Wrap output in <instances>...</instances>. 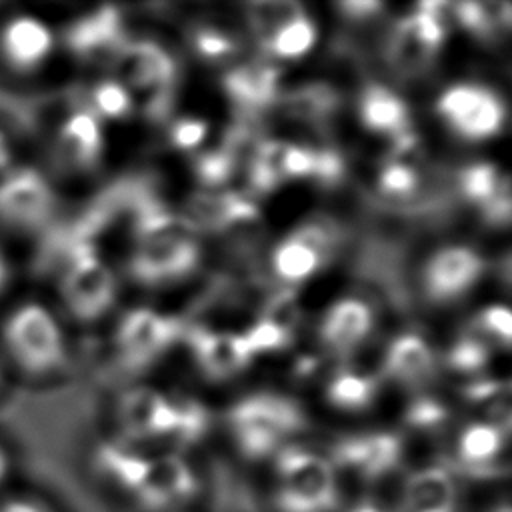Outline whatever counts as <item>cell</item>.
Here are the masks:
<instances>
[{
    "label": "cell",
    "mask_w": 512,
    "mask_h": 512,
    "mask_svg": "<svg viewBox=\"0 0 512 512\" xmlns=\"http://www.w3.org/2000/svg\"><path fill=\"white\" fill-rule=\"evenodd\" d=\"M0 358L4 368L32 382L60 378L72 358L70 336L58 308L26 298L0 318Z\"/></svg>",
    "instance_id": "obj_1"
},
{
    "label": "cell",
    "mask_w": 512,
    "mask_h": 512,
    "mask_svg": "<svg viewBox=\"0 0 512 512\" xmlns=\"http://www.w3.org/2000/svg\"><path fill=\"white\" fill-rule=\"evenodd\" d=\"M196 230L184 216L150 214L140 226L130 252V274L146 286L178 282L192 274L200 262Z\"/></svg>",
    "instance_id": "obj_2"
},
{
    "label": "cell",
    "mask_w": 512,
    "mask_h": 512,
    "mask_svg": "<svg viewBox=\"0 0 512 512\" xmlns=\"http://www.w3.org/2000/svg\"><path fill=\"white\" fill-rule=\"evenodd\" d=\"M230 432L238 450L252 460L272 454L284 438L306 426V416L292 398L260 392L242 398L228 410Z\"/></svg>",
    "instance_id": "obj_3"
},
{
    "label": "cell",
    "mask_w": 512,
    "mask_h": 512,
    "mask_svg": "<svg viewBox=\"0 0 512 512\" xmlns=\"http://www.w3.org/2000/svg\"><path fill=\"white\" fill-rule=\"evenodd\" d=\"M56 292L58 310L82 324H92L106 318L118 304L120 280L100 254L78 250L64 260Z\"/></svg>",
    "instance_id": "obj_4"
},
{
    "label": "cell",
    "mask_w": 512,
    "mask_h": 512,
    "mask_svg": "<svg viewBox=\"0 0 512 512\" xmlns=\"http://www.w3.org/2000/svg\"><path fill=\"white\" fill-rule=\"evenodd\" d=\"M276 506L280 512H334L338 486L332 464L302 448H284L278 454Z\"/></svg>",
    "instance_id": "obj_5"
},
{
    "label": "cell",
    "mask_w": 512,
    "mask_h": 512,
    "mask_svg": "<svg viewBox=\"0 0 512 512\" xmlns=\"http://www.w3.org/2000/svg\"><path fill=\"white\" fill-rule=\"evenodd\" d=\"M60 30L36 12H12L0 20V68L14 78L42 76L60 54Z\"/></svg>",
    "instance_id": "obj_6"
},
{
    "label": "cell",
    "mask_w": 512,
    "mask_h": 512,
    "mask_svg": "<svg viewBox=\"0 0 512 512\" xmlns=\"http://www.w3.org/2000/svg\"><path fill=\"white\" fill-rule=\"evenodd\" d=\"M184 338L180 320L148 306L124 312L112 332V352L126 370H144L164 358Z\"/></svg>",
    "instance_id": "obj_7"
},
{
    "label": "cell",
    "mask_w": 512,
    "mask_h": 512,
    "mask_svg": "<svg viewBox=\"0 0 512 512\" xmlns=\"http://www.w3.org/2000/svg\"><path fill=\"white\" fill-rule=\"evenodd\" d=\"M58 208L50 176L38 166L20 162L0 176V228L30 234L44 228Z\"/></svg>",
    "instance_id": "obj_8"
},
{
    "label": "cell",
    "mask_w": 512,
    "mask_h": 512,
    "mask_svg": "<svg viewBox=\"0 0 512 512\" xmlns=\"http://www.w3.org/2000/svg\"><path fill=\"white\" fill-rule=\"evenodd\" d=\"M442 10H446L442 2H424L394 26L386 44V60L396 74L414 78L430 68L446 36Z\"/></svg>",
    "instance_id": "obj_9"
},
{
    "label": "cell",
    "mask_w": 512,
    "mask_h": 512,
    "mask_svg": "<svg viewBox=\"0 0 512 512\" xmlns=\"http://www.w3.org/2000/svg\"><path fill=\"white\" fill-rule=\"evenodd\" d=\"M52 156L64 174H94L108 156V126L82 106L68 110L54 128Z\"/></svg>",
    "instance_id": "obj_10"
},
{
    "label": "cell",
    "mask_w": 512,
    "mask_h": 512,
    "mask_svg": "<svg viewBox=\"0 0 512 512\" xmlns=\"http://www.w3.org/2000/svg\"><path fill=\"white\" fill-rule=\"evenodd\" d=\"M436 112L462 140L480 142L496 136L506 120L498 94L478 84H454L436 100Z\"/></svg>",
    "instance_id": "obj_11"
},
{
    "label": "cell",
    "mask_w": 512,
    "mask_h": 512,
    "mask_svg": "<svg viewBox=\"0 0 512 512\" xmlns=\"http://www.w3.org/2000/svg\"><path fill=\"white\" fill-rule=\"evenodd\" d=\"M484 260L466 246H446L434 252L422 270V288L436 304H448L466 294L482 276Z\"/></svg>",
    "instance_id": "obj_12"
},
{
    "label": "cell",
    "mask_w": 512,
    "mask_h": 512,
    "mask_svg": "<svg viewBox=\"0 0 512 512\" xmlns=\"http://www.w3.org/2000/svg\"><path fill=\"white\" fill-rule=\"evenodd\" d=\"M118 62L122 72L118 74L128 88L138 94H146L152 100H166L176 80V62L162 46L154 42H128Z\"/></svg>",
    "instance_id": "obj_13"
},
{
    "label": "cell",
    "mask_w": 512,
    "mask_h": 512,
    "mask_svg": "<svg viewBox=\"0 0 512 512\" xmlns=\"http://www.w3.org/2000/svg\"><path fill=\"white\" fill-rule=\"evenodd\" d=\"M334 464L356 472L366 482H374L398 470L402 442L392 432H368L346 436L332 450Z\"/></svg>",
    "instance_id": "obj_14"
},
{
    "label": "cell",
    "mask_w": 512,
    "mask_h": 512,
    "mask_svg": "<svg viewBox=\"0 0 512 512\" xmlns=\"http://www.w3.org/2000/svg\"><path fill=\"white\" fill-rule=\"evenodd\" d=\"M280 70L268 60H248L226 72L222 86L240 118H254L278 100Z\"/></svg>",
    "instance_id": "obj_15"
},
{
    "label": "cell",
    "mask_w": 512,
    "mask_h": 512,
    "mask_svg": "<svg viewBox=\"0 0 512 512\" xmlns=\"http://www.w3.org/2000/svg\"><path fill=\"white\" fill-rule=\"evenodd\" d=\"M182 340L188 344L198 368L214 380H222L242 372L252 360V354L246 348L242 334L212 332L208 328L196 326L184 330Z\"/></svg>",
    "instance_id": "obj_16"
},
{
    "label": "cell",
    "mask_w": 512,
    "mask_h": 512,
    "mask_svg": "<svg viewBox=\"0 0 512 512\" xmlns=\"http://www.w3.org/2000/svg\"><path fill=\"white\" fill-rule=\"evenodd\" d=\"M118 20H122V16L112 14V10L80 14L66 26L64 32H60V46L68 48L76 58L86 62H100L102 58L118 60L130 42L126 38V30L112 34L102 32Z\"/></svg>",
    "instance_id": "obj_17"
},
{
    "label": "cell",
    "mask_w": 512,
    "mask_h": 512,
    "mask_svg": "<svg viewBox=\"0 0 512 512\" xmlns=\"http://www.w3.org/2000/svg\"><path fill=\"white\" fill-rule=\"evenodd\" d=\"M184 218L198 230H238L258 224L256 204L236 192H198L186 204Z\"/></svg>",
    "instance_id": "obj_18"
},
{
    "label": "cell",
    "mask_w": 512,
    "mask_h": 512,
    "mask_svg": "<svg viewBox=\"0 0 512 512\" xmlns=\"http://www.w3.org/2000/svg\"><path fill=\"white\" fill-rule=\"evenodd\" d=\"M374 312L368 302L358 298H342L334 302L322 322H320V340L322 344L338 354H352L372 332Z\"/></svg>",
    "instance_id": "obj_19"
},
{
    "label": "cell",
    "mask_w": 512,
    "mask_h": 512,
    "mask_svg": "<svg viewBox=\"0 0 512 512\" xmlns=\"http://www.w3.org/2000/svg\"><path fill=\"white\" fill-rule=\"evenodd\" d=\"M384 372L410 388L430 382L436 374V358L430 344L418 334L396 336L384 356Z\"/></svg>",
    "instance_id": "obj_20"
},
{
    "label": "cell",
    "mask_w": 512,
    "mask_h": 512,
    "mask_svg": "<svg viewBox=\"0 0 512 512\" xmlns=\"http://www.w3.org/2000/svg\"><path fill=\"white\" fill-rule=\"evenodd\" d=\"M358 118L374 134L400 136L410 130L406 102L382 84H368L358 98Z\"/></svg>",
    "instance_id": "obj_21"
},
{
    "label": "cell",
    "mask_w": 512,
    "mask_h": 512,
    "mask_svg": "<svg viewBox=\"0 0 512 512\" xmlns=\"http://www.w3.org/2000/svg\"><path fill=\"white\" fill-rule=\"evenodd\" d=\"M456 486L444 468H422L406 478L402 512H452Z\"/></svg>",
    "instance_id": "obj_22"
},
{
    "label": "cell",
    "mask_w": 512,
    "mask_h": 512,
    "mask_svg": "<svg viewBox=\"0 0 512 512\" xmlns=\"http://www.w3.org/2000/svg\"><path fill=\"white\" fill-rule=\"evenodd\" d=\"M282 114L302 124L322 126L326 124L340 106L338 92L328 84H306L298 86L284 96H278Z\"/></svg>",
    "instance_id": "obj_23"
},
{
    "label": "cell",
    "mask_w": 512,
    "mask_h": 512,
    "mask_svg": "<svg viewBox=\"0 0 512 512\" xmlns=\"http://www.w3.org/2000/svg\"><path fill=\"white\" fill-rule=\"evenodd\" d=\"M138 106L134 92L120 76L98 78L88 88V98L82 104L88 112H92L106 126L114 122H126Z\"/></svg>",
    "instance_id": "obj_24"
},
{
    "label": "cell",
    "mask_w": 512,
    "mask_h": 512,
    "mask_svg": "<svg viewBox=\"0 0 512 512\" xmlns=\"http://www.w3.org/2000/svg\"><path fill=\"white\" fill-rule=\"evenodd\" d=\"M326 258L294 232L288 234L272 252V270L286 284H300L314 276Z\"/></svg>",
    "instance_id": "obj_25"
},
{
    "label": "cell",
    "mask_w": 512,
    "mask_h": 512,
    "mask_svg": "<svg viewBox=\"0 0 512 512\" xmlns=\"http://www.w3.org/2000/svg\"><path fill=\"white\" fill-rule=\"evenodd\" d=\"M462 396L486 414V422L502 434L512 432V378L470 382Z\"/></svg>",
    "instance_id": "obj_26"
},
{
    "label": "cell",
    "mask_w": 512,
    "mask_h": 512,
    "mask_svg": "<svg viewBox=\"0 0 512 512\" xmlns=\"http://www.w3.org/2000/svg\"><path fill=\"white\" fill-rule=\"evenodd\" d=\"M504 444V434L488 424L474 422L468 424L458 438V460L462 466L480 472L494 464Z\"/></svg>",
    "instance_id": "obj_27"
},
{
    "label": "cell",
    "mask_w": 512,
    "mask_h": 512,
    "mask_svg": "<svg viewBox=\"0 0 512 512\" xmlns=\"http://www.w3.org/2000/svg\"><path fill=\"white\" fill-rule=\"evenodd\" d=\"M454 16L478 38H494L512 28V4L506 2H462L454 6Z\"/></svg>",
    "instance_id": "obj_28"
},
{
    "label": "cell",
    "mask_w": 512,
    "mask_h": 512,
    "mask_svg": "<svg viewBox=\"0 0 512 512\" xmlns=\"http://www.w3.org/2000/svg\"><path fill=\"white\" fill-rule=\"evenodd\" d=\"M374 396L376 380L354 370H340L326 386L328 402L340 410H364L374 402Z\"/></svg>",
    "instance_id": "obj_29"
},
{
    "label": "cell",
    "mask_w": 512,
    "mask_h": 512,
    "mask_svg": "<svg viewBox=\"0 0 512 512\" xmlns=\"http://www.w3.org/2000/svg\"><path fill=\"white\" fill-rule=\"evenodd\" d=\"M508 174L490 162H472L458 174V190L462 198L480 208L486 206L506 184Z\"/></svg>",
    "instance_id": "obj_30"
},
{
    "label": "cell",
    "mask_w": 512,
    "mask_h": 512,
    "mask_svg": "<svg viewBox=\"0 0 512 512\" xmlns=\"http://www.w3.org/2000/svg\"><path fill=\"white\" fill-rule=\"evenodd\" d=\"M314 42H316V26L306 14H302L292 22L284 24L282 28H278L276 32H272L262 44L272 56L294 60L308 54Z\"/></svg>",
    "instance_id": "obj_31"
},
{
    "label": "cell",
    "mask_w": 512,
    "mask_h": 512,
    "mask_svg": "<svg viewBox=\"0 0 512 512\" xmlns=\"http://www.w3.org/2000/svg\"><path fill=\"white\" fill-rule=\"evenodd\" d=\"M148 480H150L152 494L160 502L186 498L194 490L192 472L188 470V466L182 460H178L174 456H168V458L156 462V466L150 468Z\"/></svg>",
    "instance_id": "obj_32"
},
{
    "label": "cell",
    "mask_w": 512,
    "mask_h": 512,
    "mask_svg": "<svg viewBox=\"0 0 512 512\" xmlns=\"http://www.w3.org/2000/svg\"><path fill=\"white\" fill-rule=\"evenodd\" d=\"M246 20L264 42L272 32L302 16V6L292 0H254L246 4Z\"/></svg>",
    "instance_id": "obj_33"
},
{
    "label": "cell",
    "mask_w": 512,
    "mask_h": 512,
    "mask_svg": "<svg viewBox=\"0 0 512 512\" xmlns=\"http://www.w3.org/2000/svg\"><path fill=\"white\" fill-rule=\"evenodd\" d=\"M190 44L196 56L212 64L232 60L240 52V38L218 26L194 28V32L190 34Z\"/></svg>",
    "instance_id": "obj_34"
},
{
    "label": "cell",
    "mask_w": 512,
    "mask_h": 512,
    "mask_svg": "<svg viewBox=\"0 0 512 512\" xmlns=\"http://www.w3.org/2000/svg\"><path fill=\"white\" fill-rule=\"evenodd\" d=\"M422 190V172L404 168L400 164L384 162L378 174V192L388 204L412 200Z\"/></svg>",
    "instance_id": "obj_35"
},
{
    "label": "cell",
    "mask_w": 512,
    "mask_h": 512,
    "mask_svg": "<svg viewBox=\"0 0 512 512\" xmlns=\"http://www.w3.org/2000/svg\"><path fill=\"white\" fill-rule=\"evenodd\" d=\"M490 358L488 346L482 336H460L446 352V366L462 374H478L486 368Z\"/></svg>",
    "instance_id": "obj_36"
},
{
    "label": "cell",
    "mask_w": 512,
    "mask_h": 512,
    "mask_svg": "<svg viewBox=\"0 0 512 512\" xmlns=\"http://www.w3.org/2000/svg\"><path fill=\"white\" fill-rule=\"evenodd\" d=\"M260 320H266V322L278 326L280 330H284L286 334H290L294 338L296 328L300 326V320H302V310H300L296 292L288 286V288L276 290L272 296H268L262 304Z\"/></svg>",
    "instance_id": "obj_37"
},
{
    "label": "cell",
    "mask_w": 512,
    "mask_h": 512,
    "mask_svg": "<svg viewBox=\"0 0 512 512\" xmlns=\"http://www.w3.org/2000/svg\"><path fill=\"white\" fill-rule=\"evenodd\" d=\"M236 168L238 162L224 148L204 152L194 160V172L198 180L210 188L226 184L234 176Z\"/></svg>",
    "instance_id": "obj_38"
},
{
    "label": "cell",
    "mask_w": 512,
    "mask_h": 512,
    "mask_svg": "<svg viewBox=\"0 0 512 512\" xmlns=\"http://www.w3.org/2000/svg\"><path fill=\"white\" fill-rule=\"evenodd\" d=\"M476 334H484L488 340L502 348H512V308L508 306H486L476 316Z\"/></svg>",
    "instance_id": "obj_39"
},
{
    "label": "cell",
    "mask_w": 512,
    "mask_h": 512,
    "mask_svg": "<svg viewBox=\"0 0 512 512\" xmlns=\"http://www.w3.org/2000/svg\"><path fill=\"white\" fill-rule=\"evenodd\" d=\"M448 420V408L436 398H416L404 412V422L418 432H434Z\"/></svg>",
    "instance_id": "obj_40"
},
{
    "label": "cell",
    "mask_w": 512,
    "mask_h": 512,
    "mask_svg": "<svg viewBox=\"0 0 512 512\" xmlns=\"http://www.w3.org/2000/svg\"><path fill=\"white\" fill-rule=\"evenodd\" d=\"M242 340L246 344V348L250 350V354H260V352H278L290 346V342L294 340L290 334H286L284 330H280L278 326L266 322V320H258L256 324H252L244 334Z\"/></svg>",
    "instance_id": "obj_41"
},
{
    "label": "cell",
    "mask_w": 512,
    "mask_h": 512,
    "mask_svg": "<svg viewBox=\"0 0 512 512\" xmlns=\"http://www.w3.org/2000/svg\"><path fill=\"white\" fill-rule=\"evenodd\" d=\"M392 140L394 142H392L390 152H388L384 162L400 164L404 168L422 172L424 162H426V150H424L422 140L412 130H408V132H404V134H400V136H396Z\"/></svg>",
    "instance_id": "obj_42"
},
{
    "label": "cell",
    "mask_w": 512,
    "mask_h": 512,
    "mask_svg": "<svg viewBox=\"0 0 512 512\" xmlns=\"http://www.w3.org/2000/svg\"><path fill=\"white\" fill-rule=\"evenodd\" d=\"M346 174L344 158L334 148H314L312 180L320 186H336Z\"/></svg>",
    "instance_id": "obj_43"
},
{
    "label": "cell",
    "mask_w": 512,
    "mask_h": 512,
    "mask_svg": "<svg viewBox=\"0 0 512 512\" xmlns=\"http://www.w3.org/2000/svg\"><path fill=\"white\" fill-rule=\"evenodd\" d=\"M480 210L486 224L512 226V176H508L502 190Z\"/></svg>",
    "instance_id": "obj_44"
},
{
    "label": "cell",
    "mask_w": 512,
    "mask_h": 512,
    "mask_svg": "<svg viewBox=\"0 0 512 512\" xmlns=\"http://www.w3.org/2000/svg\"><path fill=\"white\" fill-rule=\"evenodd\" d=\"M208 134V124L198 118H182L170 130L172 146L180 150H192L204 142Z\"/></svg>",
    "instance_id": "obj_45"
},
{
    "label": "cell",
    "mask_w": 512,
    "mask_h": 512,
    "mask_svg": "<svg viewBox=\"0 0 512 512\" xmlns=\"http://www.w3.org/2000/svg\"><path fill=\"white\" fill-rule=\"evenodd\" d=\"M314 170V148L286 144L284 154V176L288 178H312Z\"/></svg>",
    "instance_id": "obj_46"
},
{
    "label": "cell",
    "mask_w": 512,
    "mask_h": 512,
    "mask_svg": "<svg viewBox=\"0 0 512 512\" xmlns=\"http://www.w3.org/2000/svg\"><path fill=\"white\" fill-rule=\"evenodd\" d=\"M338 10L342 12V16L350 20H368V18H374L378 12H382V4L372 0H348V2H340Z\"/></svg>",
    "instance_id": "obj_47"
},
{
    "label": "cell",
    "mask_w": 512,
    "mask_h": 512,
    "mask_svg": "<svg viewBox=\"0 0 512 512\" xmlns=\"http://www.w3.org/2000/svg\"><path fill=\"white\" fill-rule=\"evenodd\" d=\"M0 512H54V510L32 496H10L0 500Z\"/></svg>",
    "instance_id": "obj_48"
},
{
    "label": "cell",
    "mask_w": 512,
    "mask_h": 512,
    "mask_svg": "<svg viewBox=\"0 0 512 512\" xmlns=\"http://www.w3.org/2000/svg\"><path fill=\"white\" fill-rule=\"evenodd\" d=\"M18 164H20V160H18V152H16L12 138L6 130L0 128V176L10 172Z\"/></svg>",
    "instance_id": "obj_49"
},
{
    "label": "cell",
    "mask_w": 512,
    "mask_h": 512,
    "mask_svg": "<svg viewBox=\"0 0 512 512\" xmlns=\"http://www.w3.org/2000/svg\"><path fill=\"white\" fill-rule=\"evenodd\" d=\"M12 282H14V266H12L10 254L0 244V300L8 294Z\"/></svg>",
    "instance_id": "obj_50"
},
{
    "label": "cell",
    "mask_w": 512,
    "mask_h": 512,
    "mask_svg": "<svg viewBox=\"0 0 512 512\" xmlns=\"http://www.w3.org/2000/svg\"><path fill=\"white\" fill-rule=\"evenodd\" d=\"M498 278L512 292V252H508L500 260V264H498Z\"/></svg>",
    "instance_id": "obj_51"
},
{
    "label": "cell",
    "mask_w": 512,
    "mask_h": 512,
    "mask_svg": "<svg viewBox=\"0 0 512 512\" xmlns=\"http://www.w3.org/2000/svg\"><path fill=\"white\" fill-rule=\"evenodd\" d=\"M6 466H8V460H6V452L0 448V480H2L4 472H6Z\"/></svg>",
    "instance_id": "obj_52"
},
{
    "label": "cell",
    "mask_w": 512,
    "mask_h": 512,
    "mask_svg": "<svg viewBox=\"0 0 512 512\" xmlns=\"http://www.w3.org/2000/svg\"><path fill=\"white\" fill-rule=\"evenodd\" d=\"M4 376H6V368H4V362H2V358H0V386H2V382H4Z\"/></svg>",
    "instance_id": "obj_53"
},
{
    "label": "cell",
    "mask_w": 512,
    "mask_h": 512,
    "mask_svg": "<svg viewBox=\"0 0 512 512\" xmlns=\"http://www.w3.org/2000/svg\"><path fill=\"white\" fill-rule=\"evenodd\" d=\"M496 512H512V508H500V510H496Z\"/></svg>",
    "instance_id": "obj_54"
}]
</instances>
